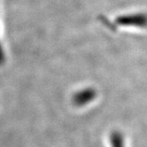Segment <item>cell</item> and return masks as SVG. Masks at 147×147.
Listing matches in <instances>:
<instances>
[{
    "instance_id": "obj_3",
    "label": "cell",
    "mask_w": 147,
    "mask_h": 147,
    "mask_svg": "<svg viewBox=\"0 0 147 147\" xmlns=\"http://www.w3.org/2000/svg\"><path fill=\"white\" fill-rule=\"evenodd\" d=\"M109 140L112 147H125L123 135L118 130H114L110 133Z\"/></svg>"
},
{
    "instance_id": "obj_1",
    "label": "cell",
    "mask_w": 147,
    "mask_h": 147,
    "mask_svg": "<svg viewBox=\"0 0 147 147\" xmlns=\"http://www.w3.org/2000/svg\"><path fill=\"white\" fill-rule=\"evenodd\" d=\"M115 23L125 27L147 28V14L144 13H138L121 15L115 19Z\"/></svg>"
},
{
    "instance_id": "obj_2",
    "label": "cell",
    "mask_w": 147,
    "mask_h": 147,
    "mask_svg": "<svg viewBox=\"0 0 147 147\" xmlns=\"http://www.w3.org/2000/svg\"><path fill=\"white\" fill-rule=\"evenodd\" d=\"M97 97V90L94 88H84L76 91L72 98L74 105L76 107L86 106L89 103L92 102Z\"/></svg>"
}]
</instances>
